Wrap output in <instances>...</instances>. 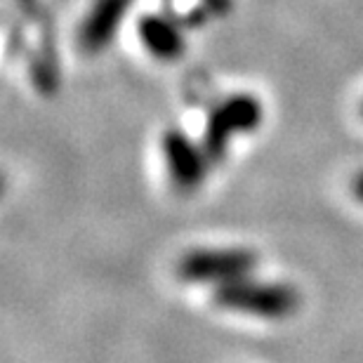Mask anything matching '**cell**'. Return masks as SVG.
I'll return each mask as SVG.
<instances>
[{"label": "cell", "instance_id": "obj_5", "mask_svg": "<svg viewBox=\"0 0 363 363\" xmlns=\"http://www.w3.org/2000/svg\"><path fill=\"white\" fill-rule=\"evenodd\" d=\"M133 3L135 0H94L78 31V43L85 52H101L111 45Z\"/></svg>", "mask_w": 363, "mask_h": 363}, {"label": "cell", "instance_id": "obj_1", "mask_svg": "<svg viewBox=\"0 0 363 363\" xmlns=\"http://www.w3.org/2000/svg\"><path fill=\"white\" fill-rule=\"evenodd\" d=\"M213 302L231 314L255 316L262 321H283L300 307V293L290 283L255 281L243 276L238 281L217 286Z\"/></svg>", "mask_w": 363, "mask_h": 363}, {"label": "cell", "instance_id": "obj_2", "mask_svg": "<svg viewBox=\"0 0 363 363\" xmlns=\"http://www.w3.org/2000/svg\"><path fill=\"white\" fill-rule=\"evenodd\" d=\"M264 118L262 104L252 94H231L220 101L213 111L208 113L206 130H203V149L213 163L222 161L227 156L229 144L238 135H250L259 128Z\"/></svg>", "mask_w": 363, "mask_h": 363}, {"label": "cell", "instance_id": "obj_6", "mask_svg": "<svg viewBox=\"0 0 363 363\" xmlns=\"http://www.w3.org/2000/svg\"><path fill=\"white\" fill-rule=\"evenodd\" d=\"M140 40L142 45L149 50L156 60L163 62H172L179 60L182 52H184V38H182V31L177 28L175 21H170L163 14H144L140 19Z\"/></svg>", "mask_w": 363, "mask_h": 363}, {"label": "cell", "instance_id": "obj_7", "mask_svg": "<svg viewBox=\"0 0 363 363\" xmlns=\"http://www.w3.org/2000/svg\"><path fill=\"white\" fill-rule=\"evenodd\" d=\"M352 194H354V199H357L359 203H363V170L352 182Z\"/></svg>", "mask_w": 363, "mask_h": 363}, {"label": "cell", "instance_id": "obj_3", "mask_svg": "<svg viewBox=\"0 0 363 363\" xmlns=\"http://www.w3.org/2000/svg\"><path fill=\"white\" fill-rule=\"evenodd\" d=\"M257 267V255L250 248H194L177 262V276L196 286H224L250 276Z\"/></svg>", "mask_w": 363, "mask_h": 363}, {"label": "cell", "instance_id": "obj_4", "mask_svg": "<svg viewBox=\"0 0 363 363\" xmlns=\"http://www.w3.org/2000/svg\"><path fill=\"white\" fill-rule=\"evenodd\" d=\"M161 151L172 186L182 194H194L208 177L210 158L203 144H196L182 130H168L161 140Z\"/></svg>", "mask_w": 363, "mask_h": 363}]
</instances>
